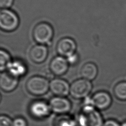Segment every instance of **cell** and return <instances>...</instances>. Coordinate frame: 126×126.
<instances>
[{
	"mask_svg": "<svg viewBox=\"0 0 126 126\" xmlns=\"http://www.w3.org/2000/svg\"><path fill=\"white\" fill-rule=\"evenodd\" d=\"M29 111L32 116L40 119L47 117L52 111L49 103L42 100H36L30 104Z\"/></svg>",
	"mask_w": 126,
	"mask_h": 126,
	"instance_id": "obj_8",
	"label": "cell"
},
{
	"mask_svg": "<svg viewBox=\"0 0 126 126\" xmlns=\"http://www.w3.org/2000/svg\"><path fill=\"white\" fill-rule=\"evenodd\" d=\"M66 60L69 64H75L78 60V56L77 54L74 53L71 56L66 58Z\"/></svg>",
	"mask_w": 126,
	"mask_h": 126,
	"instance_id": "obj_22",
	"label": "cell"
},
{
	"mask_svg": "<svg viewBox=\"0 0 126 126\" xmlns=\"http://www.w3.org/2000/svg\"><path fill=\"white\" fill-rule=\"evenodd\" d=\"M103 126H121V125L114 120H108L104 122Z\"/></svg>",
	"mask_w": 126,
	"mask_h": 126,
	"instance_id": "obj_23",
	"label": "cell"
},
{
	"mask_svg": "<svg viewBox=\"0 0 126 126\" xmlns=\"http://www.w3.org/2000/svg\"><path fill=\"white\" fill-rule=\"evenodd\" d=\"M50 82L48 79L40 76H33L27 81L26 88L31 94L40 96L45 94L49 90Z\"/></svg>",
	"mask_w": 126,
	"mask_h": 126,
	"instance_id": "obj_3",
	"label": "cell"
},
{
	"mask_svg": "<svg viewBox=\"0 0 126 126\" xmlns=\"http://www.w3.org/2000/svg\"><path fill=\"white\" fill-rule=\"evenodd\" d=\"M14 2V0H0V7L1 9H8L10 7Z\"/></svg>",
	"mask_w": 126,
	"mask_h": 126,
	"instance_id": "obj_20",
	"label": "cell"
},
{
	"mask_svg": "<svg viewBox=\"0 0 126 126\" xmlns=\"http://www.w3.org/2000/svg\"><path fill=\"white\" fill-rule=\"evenodd\" d=\"M98 73V68L96 64L92 62L85 63L81 67L80 74L83 78L92 81L94 79Z\"/></svg>",
	"mask_w": 126,
	"mask_h": 126,
	"instance_id": "obj_14",
	"label": "cell"
},
{
	"mask_svg": "<svg viewBox=\"0 0 126 126\" xmlns=\"http://www.w3.org/2000/svg\"><path fill=\"white\" fill-rule=\"evenodd\" d=\"M19 78L11 74L8 71L1 73L0 77V86L1 89L5 92H11L18 86Z\"/></svg>",
	"mask_w": 126,
	"mask_h": 126,
	"instance_id": "obj_12",
	"label": "cell"
},
{
	"mask_svg": "<svg viewBox=\"0 0 126 126\" xmlns=\"http://www.w3.org/2000/svg\"><path fill=\"white\" fill-rule=\"evenodd\" d=\"M0 126H13V120L7 116L1 115L0 117Z\"/></svg>",
	"mask_w": 126,
	"mask_h": 126,
	"instance_id": "obj_18",
	"label": "cell"
},
{
	"mask_svg": "<svg viewBox=\"0 0 126 126\" xmlns=\"http://www.w3.org/2000/svg\"><path fill=\"white\" fill-rule=\"evenodd\" d=\"M17 14L9 9H1L0 12V27L3 31L10 32L15 30L19 24Z\"/></svg>",
	"mask_w": 126,
	"mask_h": 126,
	"instance_id": "obj_4",
	"label": "cell"
},
{
	"mask_svg": "<svg viewBox=\"0 0 126 126\" xmlns=\"http://www.w3.org/2000/svg\"><path fill=\"white\" fill-rule=\"evenodd\" d=\"M61 120L58 121L59 124H58L57 126H73L72 122L69 120H65V118H62Z\"/></svg>",
	"mask_w": 126,
	"mask_h": 126,
	"instance_id": "obj_21",
	"label": "cell"
},
{
	"mask_svg": "<svg viewBox=\"0 0 126 126\" xmlns=\"http://www.w3.org/2000/svg\"><path fill=\"white\" fill-rule=\"evenodd\" d=\"M92 89V84L90 81L81 78L73 81L70 86L69 94L74 98H86Z\"/></svg>",
	"mask_w": 126,
	"mask_h": 126,
	"instance_id": "obj_5",
	"label": "cell"
},
{
	"mask_svg": "<svg viewBox=\"0 0 126 126\" xmlns=\"http://www.w3.org/2000/svg\"><path fill=\"white\" fill-rule=\"evenodd\" d=\"M121 126H126V121L123 122L121 125Z\"/></svg>",
	"mask_w": 126,
	"mask_h": 126,
	"instance_id": "obj_24",
	"label": "cell"
},
{
	"mask_svg": "<svg viewBox=\"0 0 126 126\" xmlns=\"http://www.w3.org/2000/svg\"><path fill=\"white\" fill-rule=\"evenodd\" d=\"M49 90L55 96L64 97L69 94L68 83L62 78H54L50 82Z\"/></svg>",
	"mask_w": 126,
	"mask_h": 126,
	"instance_id": "obj_9",
	"label": "cell"
},
{
	"mask_svg": "<svg viewBox=\"0 0 126 126\" xmlns=\"http://www.w3.org/2000/svg\"><path fill=\"white\" fill-rule=\"evenodd\" d=\"M49 104L52 112L64 114L68 113L71 109V103L66 98L62 96H55L50 99Z\"/></svg>",
	"mask_w": 126,
	"mask_h": 126,
	"instance_id": "obj_7",
	"label": "cell"
},
{
	"mask_svg": "<svg viewBox=\"0 0 126 126\" xmlns=\"http://www.w3.org/2000/svg\"><path fill=\"white\" fill-rule=\"evenodd\" d=\"M92 105L98 110L108 108L112 103V97L106 92L99 91L91 98Z\"/></svg>",
	"mask_w": 126,
	"mask_h": 126,
	"instance_id": "obj_10",
	"label": "cell"
},
{
	"mask_svg": "<svg viewBox=\"0 0 126 126\" xmlns=\"http://www.w3.org/2000/svg\"><path fill=\"white\" fill-rule=\"evenodd\" d=\"M13 126H27L26 120L22 117H17L13 120Z\"/></svg>",
	"mask_w": 126,
	"mask_h": 126,
	"instance_id": "obj_19",
	"label": "cell"
},
{
	"mask_svg": "<svg viewBox=\"0 0 126 126\" xmlns=\"http://www.w3.org/2000/svg\"><path fill=\"white\" fill-rule=\"evenodd\" d=\"M48 50L46 45L37 44L32 46L30 50L29 57L33 62L40 63L45 61L48 57Z\"/></svg>",
	"mask_w": 126,
	"mask_h": 126,
	"instance_id": "obj_13",
	"label": "cell"
},
{
	"mask_svg": "<svg viewBox=\"0 0 126 126\" xmlns=\"http://www.w3.org/2000/svg\"><path fill=\"white\" fill-rule=\"evenodd\" d=\"M77 45L75 40L70 37L60 39L57 43L56 51L59 56L67 58L75 53Z\"/></svg>",
	"mask_w": 126,
	"mask_h": 126,
	"instance_id": "obj_6",
	"label": "cell"
},
{
	"mask_svg": "<svg viewBox=\"0 0 126 126\" xmlns=\"http://www.w3.org/2000/svg\"><path fill=\"white\" fill-rule=\"evenodd\" d=\"M80 126H103V118L97 109L92 105H85L78 117Z\"/></svg>",
	"mask_w": 126,
	"mask_h": 126,
	"instance_id": "obj_1",
	"label": "cell"
},
{
	"mask_svg": "<svg viewBox=\"0 0 126 126\" xmlns=\"http://www.w3.org/2000/svg\"><path fill=\"white\" fill-rule=\"evenodd\" d=\"M54 35V30L50 24L47 22L37 24L32 31V37L38 44L50 45Z\"/></svg>",
	"mask_w": 126,
	"mask_h": 126,
	"instance_id": "obj_2",
	"label": "cell"
},
{
	"mask_svg": "<svg viewBox=\"0 0 126 126\" xmlns=\"http://www.w3.org/2000/svg\"><path fill=\"white\" fill-rule=\"evenodd\" d=\"M7 69L9 72L18 78L24 75L27 70L25 64L18 61L11 62Z\"/></svg>",
	"mask_w": 126,
	"mask_h": 126,
	"instance_id": "obj_15",
	"label": "cell"
},
{
	"mask_svg": "<svg viewBox=\"0 0 126 126\" xmlns=\"http://www.w3.org/2000/svg\"><path fill=\"white\" fill-rule=\"evenodd\" d=\"M11 62L9 54L6 51L1 49L0 51V70L1 72L7 69Z\"/></svg>",
	"mask_w": 126,
	"mask_h": 126,
	"instance_id": "obj_17",
	"label": "cell"
},
{
	"mask_svg": "<svg viewBox=\"0 0 126 126\" xmlns=\"http://www.w3.org/2000/svg\"><path fill=\"white\" fill-rule=\"evenodd\" d=\"M69 67L66 59L61 56L54 57L50 62L49 68L51 72L55 75L61 76L65 74Z\"/></svg>",
	"mask_w": 126,
	"mask_h": 126,
	"instance_id": "obj_11",
	"label": "cell"
},
{
	"mask_svg": "<svg viewBox=\"0 0 126 126\" xmlns=\"http://www.w3.org/2000/svg\"><path fill=\"white\" fill-rule=\"evenodd\" d=\"M113 93L117 98L121 100H126V82H121L114 88Z\"/></svg>",
	"mask_w": 126,
	"mask_h": 126,
	"instance_id": "obj_16",
	"label": "cell"
}]
</instances>
